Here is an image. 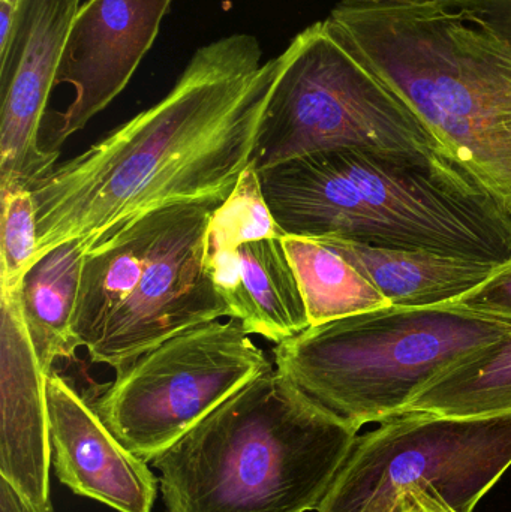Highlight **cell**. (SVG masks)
<instances>
[{
	"label": "cell",
	"instance_id": "cell-25",
	"mask_svg": "<svg viewBox=\"0 0 511 512\" xmlns=\"http://www.w3.org/2000/svg\"><path fill=\"white\" fill-rule=\"evenodd\" d=\"M492 38H494V36H492ZM495 41H497V39H495ZM498 44H500V42H498ZM500 47L501 50H503L504 60H506L507 69H509L511 75V54L509 53V51L506 50V48L503 47V45L500 44Z\"/></svg>",
	"mask_w": 511,
	"mask_h": 512
},
{
	"label": "cell",
	"instance_id": "cell-7",
	"mask_svg": "<svg viewBox=\"0 0 511 512\" xmlns=\"http://www.w3.org/2000/svg\"><path fill=\"white\" fill-rule=\"evenodd\" d=\"M284 68L264 114L257 170L332 150L410 159L450 156L413 108L317 21L282 51Z\"/></svg>",
	"mask_w": 511,
	"mask_h": 512
},
{
	"label": "cell",
	"instance_id": "cell-19",
	"mask_svg": "<svg viewBox=\"0 0 511 512\" xmlns=\"http://www.w3.org/2000/svg\"><path fill=\"white\" fill-rule=\"evenodd\" d=\"M2 221H0V291L21 286L35 262L38 248V218L32 189L3 186Z\"/></svg>",
	"mask_w": 511,
	"mask_h": 512
},
{
	"label": "cell",
	"instance_id": "cell-10",
	"mask_svg": "<svg viewBox=\"0 0 511 512\" xmlns=\"http://www.w3.org/2000/svg\"><path fill=\"white\" fill-rule=\"evenodd\" d=\"M254 164L216 207L206 268L222 300L251 336L279 343L311 327L305 298Z\"/></svg>",
	"mask_w": 511,
	"mask_h": 512
},
{
	"label": "cell",
	"instance_id": "cell-18",
	"mask_svg": "<svg viewBox=\"0 0 511 512\" xmlns=\"http://www.w3.org/2000/svg\"><path fill=\"white\" fill-rule=\"evenodd\" d=\"M489 417L511 412V333L426 387L402 414Z\"/></svg>",
	"mask_w": 511,
	"mask_h": 512
},
{
	"label": "cell",
	"instance_id": "cell-6",
	"mask_svg": "<svg viewBox=\"0 0 511 512\" xmlns=\"http://www.w3.org/2000/svg\"><path fill=\"white\" fill-rule=\"evenodd\" d=\"M218 206L156 210L86 255L74 334L93 364L119 372L189 328L230 318L206 268L207 233Z\"/></svg>",
	"mask_w": 511,
	"mask_h": 512
},
{
	"label": "cell",
	"instance_id": "cell-20",
	"mask_svg": "<svg viewBox=\"0 0 511 512\" xmlns=\"http://www.w3.org/2000/svg\"><path fill=\"white\" fill-rule=\"evenodd\" d=\"M465 21L494 36L511 54V0H440Z\"/></svg>",
	"mask_w": 511,
	"mask_h": 512
},
{
	"label": "cell",
	"instance_id": "cell-1",
	"mask_svg": "<svg viewBox=\"0 0 511 512\" xmlns=\"http://www.w3.org/2000/svg\"><path fill=\"white\" fill-rule=\"evenodd\" d=\"M282 68L249 33L198 48L161 101L35 183V262L68 242L89 254L165 207L224 203L254 161Z\"/></svg>",
	"mask_w": 511,
	"mask_h": 512
},
{
	"label": "cell",
	"instance_id": "cell-13",
	"mask_svg": "<svg viewBox=\"0 0 511 512\" xmlns=\"http://www.w3.org/2000/svg\"><path fill=\"white\" fill-rule=\"evenodd\" d=\"M51 459L60 483L75 495L119 512H152L158 481L140 457L120 444L59 373L47 376Z\"/></svg>",
	"mask_w": 511,
	"mask_h": 512
},
{
	"label": "cell",
	"instance_id": "cell-4",
	"mask_svg": "<svg viewBox=\"0 0 511 512\" xmlns=\"http://www.w3.org/2000/svg\"><path fill=\"white\" fill-rule=\"evenodd\" d=\"M326 21L511 213V75L500 44L441 3L344 0Z\"/></svg>",
	"mask_w": 511,
	"mask_h": 512
},
{
	"label": "cell",
	"instance_id": "cell-5",
	"mask_svg": "<svg viewBox=\"0 0 511 512\" xmlns=\"http://www.w3.org/2000/svg\"><path fill=\"white\" fill-rule=\"evenodd\" d=\"M511 333L455 303L387 306L306 328L273 348L276 369L360 430L401 415L435 379Z\"/></svg>",
	"mask_w": 511,
	"mask_h": 512
},
{
	"label": "cell",
	"instance_id": "cell-3",
	"mask_svg": "<svg viewBox=\"0 0 511 512\" xmlns=\"http://www.w3.org/2000/svg\"><path fill=\"white\" fill-rule=\"evenodd\" d=\"M357 436L273 367L152 465L167 512L317 511Z\"/></svg>",
	"mask_w": 511,
	"mask_h": 512
},
{
	"label": "cell",
	"instance_id": "cell-12",
	"mask_svg": "<svg viewBox=\"0 0 511 512\" xmlns=\"http://www.w3.org/2000/svg\"><path fill=\"white\" fill-rule=\"evenodd\" d=\"M173 0H86L69 30L56 86L74 87L59 114L51 152L104 111L134 77Z\"/></svg>",
	"mask_w": 511,
	"mask_h": 512
},
{
	"label": "cell",
	"instance_id": "cell-2",
	"mask_svg": "<svg viewBox=\"0 0 511 512\" xmlns=\"http://www.w3.org/2000/svg\"><path fill=\"white\" fill-rule=\"evenodd\" d=\"M257 171L284 236L511 261V213L449 156L332 150Z\"/></svg>",
	"mask_w": 511,
	"mask_h": 512
},
{
	"label": "cell",
	"instance_id": "cell-8",
	"mask_svg": "<svg viewBox=\"0 0 511 512\" xmlns=\"http://www.w3.org/2000/svg\"><path fill=\"white\" fill-rule=\"evenodd\" d=\"M511 466V412L444 417L407 412L357 436L317 512L386 508L422 490L474 512Z\"/></svg>",
	"mask_w": 511,
	"mask_h": 512
},
{
	"label": "cell",
	"instance_id": "cell-9",
	"mask_svg": "<svg viewBox=\"0 0 511 512\" xmlns=\"http://www.w3.org/2000/svg\"><path fill=\"white\" fill-rule=\"evenodd\" d=\"M272 369L240 321L215 319L171 337L116 372L90 405L123 447L152 463Z\"/></svg>",
	"mask_w": 511,
	"mask_h": 512
},
{
	"label": "cell",
	"instance_id": "cell-14",
	"mask_svg": "<svg viewBox=\"0 0 511 512\" xmlns=\"http://www.w3.org/2000/svg\"><path fill=\"white\" fill-rule=\"evenodd\" d=\"M23 285V283H21ZM21 286L2 289V426L0 477L38 512H54L50 498L51 441L47 376L36 357L20 309Z\"/></svg>",
	"mask_w": 511,
	"mask_h": 512
},
{
	"label": "cell",
	"instance_id": "cell-22",
	"mask_svg": "<svg viewBox=\"0 0 511 512\" xmlns=\"http://www.w3.org/2000/svg\"><path fill=\"white\" fill-rule=\"evenodd\" d=\"M0 512H38L33 505L9 483L0 477Z\"/></svg>",
	"mask_w": 511,
	"mask_h": 512
},
{
	"label": "cell",
	"instance_id": "cell-15",
	"mask_svg": "<svg viewBox=\"0 0 511 512\" xmlns=\"http://www.w3.org/2000/svg\"><path fill=\"white\" fill-rule=\"evenodd\" d=\"M324 239L353 264L392 306L452 303L489 279L500 264L426 251L375 248L335 237Z\"/></svg>",
	"mask_w": 511,
	"mask_h": 512
},
{
	"label": "cell",
	"instance_id": "cell-21",
	"mask_svg": "<svg viewBox=\"0 0 511 512\" xmlns=\"http://www.w3.org/2000/svg\"><path fill=\"white\" fill-rule=\"evenodd\" d=\"M452 303L511 321V261L501 265L482 285Z\"/></svg>",
	"mask_w": 511,
	"mask_h": 512
},
{
	"label": "cell",
	"instance_id": "cell-16",
	"mask_svg": "<svg viewBox=\"0 0 511 512\" xmlns=\"http://www.w3.org/2000/svg\"><path fill=\"white\" fill-rule=\"evenodd\" d=\"M86 255L81 243H63L39 258L24 276L21 316L45 373L53 372L57 360L74 357L78 349L74 316Z\"/></svg>",
	"mask_w": 511,
	"mask_h": 512
},
{
	"label": "cell",
	"instance_id": "cell-23",
	"mask_svg": "<svg viewBox=\"0 0 511 512\" xmlns=\"http://www.w3.org/2000/svg\"><path fill=\"white\" fill-rule=\"evenodd\" d=\"M362 512H426L414 498L413 492H404L398 496L395 504L386 508H366Z\"/></svg>",
	"mask_w": 511,
	"mask_h": 512
},
{
	"label": "cell",
	"instance_id": "cell-24",
	"mask_svg": "<svg viewBox=\"0 0 511 512\" xmlns=\"http://www.w3.org/2000/svg\"><path fill=\"white\" fill-rule=\"evenodd\" d=\"M411 492H413L414 498L417 499V502L422 505L423 510L426 512H456L438 496L422 492V490H411Z\"/></svg>",
	"mask_w": 511,
	"mask_h": 512
},
{
	"label": "cell",
	"instance_id": "cell-11",
	"mask_svg": "<svg viewBox=\"0 0 511 512\" xmlns=\"http://www.w3.org/2000/svg\"><path fill=\"white\" fill-rule=\"evenodd\" d=\"M83 0H18L14 26L0 45V188L32 189L60 152L39 147V129L69 30Z\"/></svg>",
	"mask_w": 511,
	"mask_h": 512
},
{
	"label": "cell",
	"instance_id": "cell-17",
	"mask_svg": "<svg viewBox=\"0 0 511 512\" xmlns=\"http://www.w3.org/2000/svg\"><path fill=\"white\" fill-rule=\"evenodd\" d=\"M282 242L296 271L311 327L392 306L326 240L318 237L284 236Z\"/></svg>",
	"mask_w": 511,
	"mask_h": 512
}]
</instances>
